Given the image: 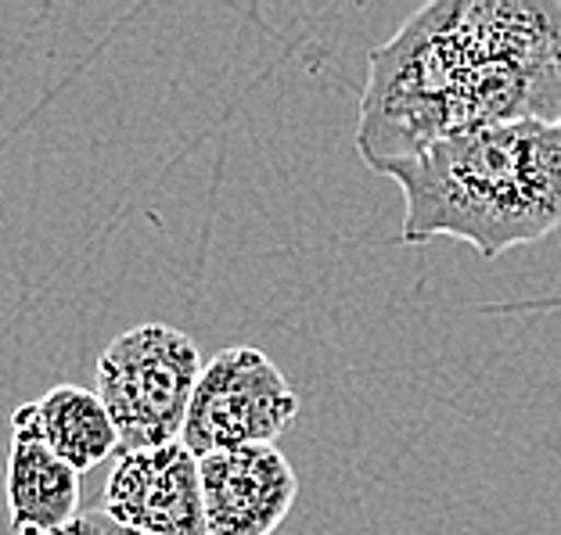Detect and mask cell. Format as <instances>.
I'll return each instance as SVG.
<instances>
[{
    "mask_svg": "<svg viewBox=\"0 0 561 535\" xmlns=\"http://www.w3.org/2000/svg\"><path fill=\"white\" fill-rule=\"evenodd\" d=\"M198 346L170 324H140L98 360V396L119 431V453L181 442L202 377Z\"/></svg>",
    "mask_w": 561,
    "mask_h": 535,
    "instance_id": "cell-2",
    "label": "cell"
},
{
    "mask_svg": "<svg viewBox=\"0 0 561 535\" xmlns=\"http://www.w3.org/2000/svg\"><path fill=\"white\" fill-rule=\"evenodd\" d=\"M296 414V388L271 356L252 346H231L216 352L202 371L181 442L198 461L241 445H274Z\"/></svg>",
    "mask_w": 561,
    "mask_h": 535,
    "instance_id": "cell-3",
    "label": "cell"
},
{
    "mask_svg": "<svg viewBox=\"0 0 561 535\" xmlns=\"http://www.w3.org/2000/svg\"><path fill=\"white\" fill-rule=\"evenodd\" d=\"M8 514L15 535H58L80 517V470L36 439L11 435Z\"/></svg>",
    "mask_w": 561,
    "mask_h": 535,
    "instance_id": "cell-7",
    "label": "cell"
},
{
    "mask_svg": "<svg viewBox=\"0 0 561 535\" xmlns=\"http://www.w3.org/2000/svg\"><path fill=\"white\" fill-rule=\"evenodd\" d=\"M101 511L145 535H209L198 456L184 442L119 453Z\"/></svg>",
    "mask_w": 561,
    "mask_h": 535,
    "instance_id": "cell-4",
    "label": "cell"
},
{
    "mask_svg": "<svg viewBox=\"0 0 561 535\" xmlns=\"http://www.w3.org/2000/svg\"><path fill=\"white\" fill-rule=\"evenodd\" d=\"M209 535H271L299 496V478L277 445H241L198 461Z\"/></svg>",
    "mask_w": 561,
    "mask_h": 535,
    "instance_id": "cell-5",
    "label": "cell"
},
{
    "mask_svg": "<svg viewBox=\"0 0 561 535\" xmlns=\"http://www.w3.org/2000/svg\"><path fill=\"white\" fill-rule=\"evenodd\" d=\"M11 435L36 439L72 470H91L119 450V431L98 392L58 385L11 414Z\"/></svg>",
    "mask_w": 561,
    "mask_h": 535,
    "instance_id": "cell-6",
    "label": "cell"
},
{
    "mask_svg": "<svg viewBox=\"0 0 561 535\" xmlns=\"http://www.w3.org/2000/svg\"><path fill=\"white\" fill-rule=\"evenodd\" d=\"M58 535H145V532H134V528L119 525V521H112L105 511H87V514L76 517L69 528H61Z\"/></svg>",
    "mask_w": 561,
    "mask_h": 535,
    "instance_id": "cell-8",
    "label": "cell"
},
{
    "mask_svg": "<svg viewBox=\"0 0 561 535\" xmlns=\"http://www.w3.org/2000/svg\"><path fill=\"white\" fill-rule=\"evenodd\" d=\"M378 173L403 190L407 245L457 237L496 259L561 226V119L482 126Z\"/></svg>",
    "mask_w": 561,
    "mask_h": 535,
    "instance_id": "cell-1",
    "label": "cell"
}]
</instances>
